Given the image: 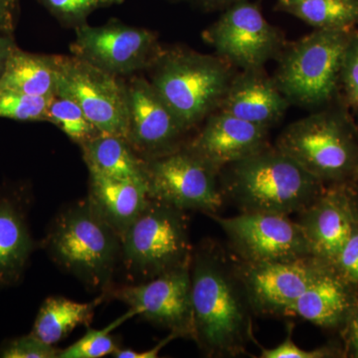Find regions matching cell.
Returning a JSON list of instances; mask_svg holds the SVG:
<instances>
[{"label":"cell","instance_id":"6da1fadb","mask_svg":"<svg viewBox=\"0 0 358 358\" xmlns=\"http://www.w3.org/2000/svg\"><path fill=\"white\" fill-rule=\"evenodd\" d=\"M192 300L194 339L207 357L245 355L257 343L254 312L232 255L206 240L193 251Z\"/></svg>","mask_w":358,"mask_h":358},{"label":"cell","instance_id":"7a4b0ae2","mask_svg":"<svg viewBox=\"0 0 358 358\" xmlns=\"http://www.w3.org/2000/svg\"><path fill=\"white\" fill-rule=\"evenodd\" d=\"M219 182L225 202L240 213L288 216L306 208L326 186L271 145L223 167Z\"/></svg>","mask_w":358,"mask_h":358},{"label":"cell","instance_id":"3957f363","mask_svg":"<svg viewBox=\"0 0 358 358\" xmlns=\"http://www.w3.org/2000/svg\"><path fill=\"white\" fill-rule=\"evenodd\" d=\"M44 246L54 263L86 288L109 293L121 263L122 239L86 199L66 206L52 222Z\"/></svg>","mask_w":358,"mask_h":358},{"label":"cell","instance_id":"277c9868","mask_svg":"<svg viewBox=\"0 0 358 358\" xmlns=\"http://www.w3.org/2000/svg\"><path fill=\"white\" fill-rule=\"evenodd\" d=\"M150 68V83L185 133L219 110L237 72L217 55L183 47L162 49Z\"/></svg>","mask_w":358,"mask_h":358},{"label":"cell","instance_id":"5b68a950","mask_svg":"<svg viewBox=\"0 0 358 358\" xmlns=\"http://www.w3.org/2000/svg\"><path fill=\"white\" fill-rule=\"evenodd\" d=\"M274 147L324 185L358 180L357 124L343 107L329 103L292 122Z\"/></svg>","mask_w":358,"mask_h":358},{"label":"cell","instance_id":"8992f818","mask_svg":"<svg viewBox=\"0 0 358 358\" xmlns=\"http://www.w3.org/2000/svg\"><path fill=\"white\" fill-rule=\"evenodd\" d=\"M355 31L315 29L285 46L273 78L291 106L315 110L333 103L341 88L346 47Z\"/></svg>","mask_w":358,"mask_h":358},{"label":"cell","instance_id":"52a82bcc","mask_svg":"<svg viewBox=\"0 0 358 358\" xmlns=\"http://www.w3.org/2000/svg\"><path fill=\"white\" fill-rule=\"evenodd\" d=\"M188 219L186 211L150 199L122 236L121 263L133 284L192 264Z\"/></svg>","mask_w":358,"mask_h":358},{"label":"cell","instance_id":"ba28073f","mask_svg":"<svg viewBox=\"0 0 358 358\" xmlns=\"http://www.w3.org/2000/svg\"><path fill=\"white\" fill-rule=\"evenodd\" d=\"M57 93L72 98L102 134L126 138L129 129L127 83L77 56L55 55Z\"/></svg>","mask_w":358,"mask_h":358},{"label":"cell","instance_id":"9c48e42d","mask_svg":"<svg viewBox=\"0 0 358 358\" xmlns=\"http://www.w3.org/2000/svg\"><path fill=\"white\" fill-rule=\"evenodd\" d=\"M145 160L150 199L207 215L217 214L225 203L218 171L185 145Z\"/></svg>","mask_w":358,"mask_h":358},{"label":"cell","instance_id":"30bf717a","mask_svg":"<svg viewBox=\"0 0 358 358\" xmlns=\"http://www.w3.org/2000/svg\"><path fill=\"white\" fill-rule=\"evenodd\" d=\"M203 38L216 55L239 71L263 69L286 46L281 30L270 24L249 0L224 9Z\"/></svg>","mask_w":358,"mask_h":358},{"label":"cell","instance_id":"8fae6325","mask_svg":"<svg viewBox=\"0 0 358 358\" xmlns=\"http://www.w3.org/2000/svg\"><path fill=\"white\" fill-rule=\"evenodd\" d=\"M227 237L230 253L245 262H287L313 256L303 230L288 215L240 213L208 215Z\"/></svg>","mask_w":358,"mask_h":358},{"label":"cell","instance_id":"7c38bea8","mask_svg":"<svg viewBox=\"0 0 358 358\" xmlns=\"http://www.w3.org/2000/svg\"><path fill=\"white\" fill-rule=\"evenodd\" d=\"M232 258L254 315L268 317H292L296 301L331 265L315 256L261 263Z\"/></svg>","mask_w":358,"mask_h":358},{"label":"cell","instance_id":"4fadbf2b","mask_svg":"<svg viewBox=\"0 0 358 358\" xmlns=\"http://www.w3.org/2000/svg\"><path fill=\"white\" fill-rule=\"evenodd\" d=\"M75 33L73 55L115 76L152 67L162 51L155 32L117 20L100 26L86 23Z\"/></svg>","mask_w":358,"mask_h":358},{"label":"cell","instance_id":"5bb4252c","mask_svg":"<svg viewBox=\"0 0 358 358\" xmlns=\"http://www.w3.org/2000/svg\"><path fill=\"white\" fill-rule=\"evenodd\" d=\"M190 266L138 284L110 289L113 298L134 308L141 319L169 329L178 338L194 339Z\"/></svg>","mask_w":358,"mask_h":358},{"label":"cell","instance_id":"9a60e30c","mask_svg":"<svg viewBox=\"0 0 358 358\" xmlns=\"http://www.w3.org/2000/svg\"><path fill=\"white\" fill-rule=\"evenodd\" d=\"M296 215V221L307 238L312 255L333 264L358 227L355 181L327 185Z\"/></svg>","mask_w":358,"mask_h":358},{"label":"cell","instance_id":"2e32d148","mask_svg":"<svg viewBox=\"0 0 358 358\" xmlns=\"http://www.w3.org/2000/svg\"><path fill=\"white\" fill-rule=\"evenodd\" d=\"M127 141L136 154L143 159H150L182 147V138L186 133L150 81L143 77H133L127 83Z\"/></svg>","mask_w":358,"mask_h":358},{"label":"cell","instance_id":"e0dca14e","mask_svg":"<svg viewBox=\"0 0 358 358\" xmlns=\"http://www.w3.org/2000/svg\"><path fill=\"white\" fill-rule=\"evenodd\" d=\"M185 147L220 173L228 164L270 147L268 129L217 110Z\"/></svg>","mask_w":358,"mask_h":358},{"label":"cell","instance_id":"ac0fdd59","mask_svg":"<svg viewBox=\"0 0 358 358\" xmlns=\"http://www.w3.org/2000/svg\"><path fill=\"white\" fill-rule=\"evenodd\" d=\"M291 103L265 68L237 71L219 110L270 131L284 119Z\"/></svg>","mask_w":358,"mask_h":358},{"label":"cell","instance_id":"d6986e66","mask_svg":"<svg viewBox=\"0 0 358 358\" xmlns=\"http://www.w3.org/2000/svg\"><path fill=\"white\" fill-rule=\"evenodd\" d=\"M357 307V289L331 265L296 301L292 317L341 331Z\"/></svg>","mask_w":358,"mask_h":358},{"label":"cell","instance_id":"ffe728a7","mask_svg":"<svg viewBox=\"0 0 358 358\" xmlns=\"http://www.w3.org/2000/svg\"><path fill=\"white\" fill-rule=\"evenodd\" d=\"M87 199L121 237L150 201L148 185L90 173Z\"/></svg>","mask_w":358,"mask_h":358},{"label":"cell","instance_id":"44dd1931","mask_svg":"<svg viewBox=\"0 0 358 358\" xmlns=\"http://www.w3.org/2000/svg\"><path fill=\"white\" fill-rule=\"evenodd\" d=\"M34 246L22 205L0 197V287L20 281Z\"/></svg>","mask_w":358,"mask_h":358},{"label":"cell","instance_id":"7402d4cb","mask_svg":"<svg viewBox=\"0 0 358 358\" xmlns=\"http://www.w3.org/2000/svg\"><path fill=\"white\" fill-rule=\"evenodd\" d=\"M80 147L89 173L148 185L145 160L126 138L99 134Z\"/></svg>","mask_w":358,"mask_h":358},{"label":"cell","instance_id":"603a6c76","mask_svg":"<svg viewBox=\"0 0 358 358\" xmlns=\"http://www.w3.org/2000/svg\"><path fill=\"white\" fill-rule=\"evenodd\" d=\"M0 90L52 98L57 93L55 55H42L13 47L0 76Z\"/></svg>","mask_w":358,"mask_h":358},{"label":"cell","instance_id":"cb8c5ba5","mask_svg":"<svg viewBox=\"0 0 358 358\" xmlns=\"http://www.w3.org/2000/svg\"><path fill=\"white\" fill-rule=\"evenodd\" d=\"M106 296L102 294L91 303H79L64 296H49L40 307L30 334L47 345H55L76 327H89L96 306Z\"/></svg>","mask_w":358,"mask_h":358},{"label":"cell","instance_id":"d4e9b609","mask_svg":"<svg viewBox=\"0 0 358 358\" xmlns=\"http://www.w3.org/2000/svg\"><path fill=\"white\" fill-rule=\"evenodd\" d=\"M278 7L315 29H352L358 24V0H291L278 2Z\"/></svg>","mask_w":358,"mask_h":358},{"label":"cell","instance_id":"484cf974","mask_svg":"<svg viewBox=\"0 0 358 358\" xmlns=\"http://www.w3.org/2000/svg\"><path fill=\"white\" fill-rule=\"evenodd\" d=\"M47 117V122L55 124L71 141L79 145L100 134L89 121L82 108L72 98L63 94H56L52 98Z\"/></svg>","mask_w":358,"mask_h":358},{"label":"cell","instance_id":"4316f807","mask_svg":"<svg viewBox=\"0 0 358 358\" xmlns=\"http://www.w3.org/2000/svg\"><path fill=\"white\" fill-rule=\"evenodd\" d=\"M138 315L134 308L129 310L122 317L110 322L102 329H89L79 341L59 352L58 358H100L112 355L119 350L112 331L122 326L127 320Z\"/></svg>","mask_w":358,"mask_h":358},{"label":"cell","instance_id":"83f0119b","mask_svg":"<svg viewBox=\"0 0 358 358\" xmlns=\"http://www.w3.org/2000/svg\"><path fill=\"white\" fill-rule=\"evenodd\" d=\"M52 98L0 90V117L17 122H47Z\"/></svg>","mask_w":358,"mask_h":358},{"label":"cell","instance_id":"f1b7e54d","mask_svg":"<svg viewBox=\"0 0 358 358\" xmlns=\"http://www.w3.org/2000/svg\"><path fill=\"white\" fill-rule=\"evenodd\" d=\"M64 27L76 29L86 24L94 11L119 6L124 0H37Z\"/></svg>","mask_w":358,"mask_h":358},{"label":"cell","instance_id":"f546056e","mask_svg":"<svg viewBox=\"0 0 358 358\" xmlns=\"http://www.w3.org/2000/svg\"><path fill=\"white\" fill-rule=\"evenodd\" d=\"M294 326L288 327L289 333L286 338L275 346L274 348H265L259 345L260 348V358H334L345 357V350L336 343H329L327 345L320 346L312 350H306L299 348L293 341Z\"/></svg>","mask_w":358,"mask_h":358},{"label":"cell","instance_id":"4dcf8cb0","mask_svg":"<svg viewBox=\"0 0 358 358\" xmlns=\"http://www.w3.org/2000/svg\"><path fill=\"white\" fill-rule=\"evenodd\" d=\"M59 352L54 345H47L31 334L6 341L0 348L3 358H58Z\"/></svg>","mask_w":358,"mask_h":358},{"label":"cell","instance_id":"1f68e13d","mask_svg":"<svg viewBox=\"0 0 358 358\" xmlns=\"http://www.w3.org/2000/svg\"><path fill=\"white\" fill-rule=\"evenodd\" d=\"M341 88L348 107L358 108V31L350 40L343 57Z\"/></svg>","mask_w":358,"mask_h":358},{"label":"cell","instance_id":"d6a6232c","mask_svg":"<svg viewBox=\"0 0 358 358\" xmlns=\"http://www.w3.org/2000/svg\"><path fill=\"white\" fill-rule=\"evenodd\" d=\"M331 265L358 291V227L353 231Z\"/></svg>","mask_w":358,"mask_h":358},{"label":"cell","instance_id":"836d02e7","mask_svg":"<svg viewBox=\"0 0 358 358\" xmlns=\"http://www.w3.org/2000/svg\"><path fill=\"white\" fill-rule=\"evenodd\" d=\"M346 357L358 358V307L341 331Z\"/></svg>","mask_w":358,"mask_h":358},{"label":"cell","instance_id":"e575fe53","mask_svg":"<svg viewBox=\"0 0 358 358\" xmlns=\"http://www.w3.org/2000/svg\"><path fill=\"white\" fill-rule=\"evenodd\" d=\"M18 13V0H0V31L13 34Z\"/></svg>","mask_w":358,"mask_h":358},{"label":"cell","instance_id":"d590c367","mask_svg":"<svg viewBox=\"0 0 358 358\" xmlns=\"http://www.w3.org/2000/svg\"><path fill=\"white\" fill-rule=\"evenodd\" d=\"M176 338H178L176 334L169 333L166 338L160 341L157 345H155L150 350L136 352V350H121V348H119L117 352L113 353V357L115 358H157L159 357V352H162V348H166L167 345H169L171 341Z\"/></svg>","mask_w":358,"mask_h":358},{"label":"cell","instance_id":"8d00e7d4","mask_svg":"<svg viewBox=\"0 0 358 358\" xmlns=\"http://www.w3.org/2000/svg\"><path fill=\"white\" fill-rule=\"evenodd\" d=\"M15 45L13 34L0 31V76L6 67L7 58Z\"/></svg>","mask_w":358,"mask_h":358},{"label":"cell","instance_id":"74e56055","mask_svg":"<svg viewBox=\"0 0 358 358\" xmlns=\"http://www.w3.org/2000/svg\"><path fill=\"white\" fill-rule=\"evenodd\" d=\"M195 6L205 11L224 10L238 2L246 0H190Z\"/></svg>","mask_w":358,"mask_h":358},{"label":"cell","instance_id":"f35d334b","mask_svg":"<svg viewBox=\"0 0 358 358\" xmlns=\"http://www.w3.org/2000/svg\"><path fill=\"white\" fill-rule=\"evenodd\" d=\"M287 1H291V0H278V2H287Z\"/></svg>","mask_w":358,"mask_h":358},{"label":"cell","instance_id":"ab89813d","mask_svg":"<svg viewBox=\"0 0 358 358\" xmlns=\"http://www.w3.org/2000/svg\"><path fill=\"white\" fill-rule=\"evenodd\" d=\"M357 131H358V122H357Z\"/></svg>","mask_w":358,"mask_h":358}]
</instances>
